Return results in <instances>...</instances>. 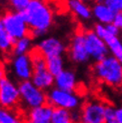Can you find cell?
<instances>
[{
	"label": "cell",
	"mask_w": 122,
	"mask_h": 123,
	"mask_svg": "<svg viewBox=\"0 0 122 123\" xmlns=\"http://www.w3.org/2000/svg\"><path fill=\"white\" fill-rule=\"evenodd\" d=\"M22 14L30 28L32 38L43 36L52 25V11L42 0H30Z\"/></svg>",
	"instance_id": "1"
},
{
	"label": "cell",
	"mask_w": 122,
	"mask_h": 123,
	"mask_svg": "<svg viewBox=\"0 0 122 123\" xmlns=\"http://www.w3.org/2000/svg\"><path fill=\"white\" fill-rule=\"evenodd\" d=\"M93 74L99 81L112 87L122 86V63L112 55L97 61L94 64Z\"/></svg>",
	"instance_id": "2"
},
{
	"label": "cell",
	"mask_w": 122,
	"mask_h": 123,
	"mask_svg": "<svg viewBox=\"0 0 122 123\" xmlns=\"http://www.w3.org/2000/svg\"><path fill=\"white\" fill-rule=\"evenodd\" d=\"M29 55L32 60L33 66V73L31 76V80L37 87L42 90L51 89L54 85V77L51 72L48 70L46 64V58L42 54L37 47L31 49Z\"/></svg>",
	"instance_id": "3"
},
{
	"label": "cell",
	"mask_w": 122,
	"mask_h": 123,
	"mask_svg": "<svg viewBox=\"0 0 122 123\" xmlns=\"http://www.w3.org/2000/svg\"><path fill=\"white\" fill-rule=\"evenodd\" d=\"M5 30L14 40L30 35V28L22 12L14 10L6 11L1 16Z\"/></svg>",
	"instance_id": "4"
},
{
	"label": "cell",
	"mask_w": 122,
	"mask_h": 123,
	"mask_svg": "<svg viewBox=\"0 0 122 123\" xmlns=\"http://www.w3.org/2000/svg\"><path fill=\"white\" fill-rule=\"evenodd\" d=\"M47 103H49L54 108H63L69 111H73L79 108L81 100L75 92L54 87L51 88L47 93Z\"/></svg>",
	"instance_id": "5"
},
{
	"label": "cell",
	"mask_w": 122,
	"mask_h": 123,
	"mask_svg": "<svg viewBox=\"0 0 122 123\" xmlns=\"http://www.w3.org/2000/svg\"><path fill=\"white\" fill-rule=\"evenodd\" d=\"M21 102L28 109L39 107L47 103V94L31 80L20 81L18 84Z\"/></svg>",
	"instance_id": "6"
},
{
	"label": "cell",
	"mask_w": 122,
	"mask_h": 123,
	"mask_svg": "<svg viewBox=\"0 0 122 123\" xmlns=\"http://www.w3.org/2000/svg\"><path fill=\"white\" fill-rule=\"evenodd\" d=\"M106 104L97 99L85 102L80 109V123H105Z\"/></svg>",
	"instance_id": "7"
},
{
	"label": "cell",
	"mask_w": 122,
	"mask_h": 123,
	"mask_svg": "<svg viewBox=\"0 0 122 123\" xmlns=\"http://www.w3.org/2000/svg\"><path fill=\"white\" fill-rule=\"evenodd\" d=\"M21 102L19 87L9 78L0 80V106L14 109Z\"/></svg>",
	"instance_id": "8"
},
{
	"label": "cell",
	"mask_w": 122,
	"mask_h": 123,
	"mask_svg": "<svg viewBox=\"0 0 122 123\" xmlns=\"http://www.w3.org/2000/svg\"><path fill=\"white\" fill-rule=\"evenodd\" d=\"M68 55L73 62L77 64L87 63L91 59L86 48L85 31H80L74 34L68 47Z\"/></svg>",
	"instance_id": "9"
},
{
	"label": "cell",
	"mask_w": 122,
	"mask_h": 123,
	"mask_svg": "<svg viewBox=\"0 0 122 123\" xmlns=\"http://www.w3.org/2000/svg\"><path fill=\"white\" fill-rule=\"evenodd\" d=\"M85 42H86V48L89 56L95 62L102 60L107 55H109L107 44L94 32V30L85 31Z\"/></svg>",
	"instance_id": "10"
},
{
	"label": "cell",
	"mask_w": 122,
	"mask_h": 123,
	"mask_svg": "<svg viewBox=\"0 0 122 123\" xmlns=\"http://www.w3.org/2000/svg\"><path fill=\"white\" fill-rule=\"evenodd\" d=\"M11 69L19 82L30 80L33 73V66L29 53L13 56L11 62Z\"/></svg>",
	"instance_id": "11"
},
{
	"label": "cell",
	"mask_w": 122,
	"mask_h": 123,
	"mask_svg": "<svg viewBox=\"0 0 122 123\" xmlns=\"http://www.w3.org/2000/svg\"><path fill=\"white\" fill-rule=\"evenodd\" d=\"M93 30L99 37H101L105 41L110 55L117 58L122 63V41L120 40V38L118 36L109 34L105 27V24H102V23L95 24Z\"/></svg>",
	"instance_id": "12"
},
{
	"label": "cell",
	"mask_w": 122,
	"mask_h": 123,
	"mask_svg": "<svg viewBox=\"0 0 122 123\" xmlns=\"http://www.w3.org/2000/svg\"><path fill=\"white\" fill-rule=\"evenodd\" d=\"M36 47L44 55L45 58L52 56H62L66 50L63 42L55 37H47L42 39Z\"/></svg>",
	"instance_id": "13"
},
{
	"label": "cell",
	"mask_w": 122,
	"mask_h": 123,
	"mask_svg": "<svg viewBox=\"0 0 122 123\" xmlns=\"http://www.w3.org/2000/svg\"><path fill=\"white\" fill-rule=\"evenodd\" d=\"M54 107L49 103H45L39 107L28 110L25 123H52Z\"/></svg>",
	"instance_id": "14"
},
{
	"label": "cell",
	"mask_w": 122,
	"mask_h": 123,
	"mask_svg": "<svg viewBox=\"0 0 122 123\" xmlns=\"http://www.w3.org/2000/svg\"><path fill=\"white\" fill-rule=\"evenodd\" d=\"M77 85L78 82L76 74L69 69H64L63 71H61L54 79V86L62 90L75 92L77 89Z\"/></svg>",
	"instance_id": "15"
},
{
	"label": "cell",
	"mask_w": 122,
	"mask_h": 123,
	"mask_svg": "<svg viewBox=\"0 0 122 123\" xmlns=\"http://www.w3.org/2000/svg\"><path fill=\"white\" fill-rule=\"evenodd\" d=\"M116 13L104 2H95L92 6V16L98 21V23L109 24L112 23Z\"/></svg>",
	"instance_id": "16"
},
{
	"label": "cell",
	"mask_w": 122,
	"mask_h": 123,
	"mask_svg": "<svg viewBox=\"0 0 122 123\" xmlns=\"http://www.w3.org/2000/svg\"><path fill=\"white\" fill-rule=\"evenodd\" d=\"M66 2L68 9L79 19L88 21L92 17V8L88 5V3L80 0H67Z\"/></svg>",
	"instance_id": "17"
},
{
	"label": "cell",
	"mask_w": 122,
	"mask_h": 123,
	"mask_svg": "<svg viewBox=\"0 0 122 123\" xmlns=\"http://www.w3.org/2000/svg\"><path fill=\"white\" fill-rule=\"evenodd\" d=\"M14 42L15 40L5 30L2 19L0 17V52H2L4 54L12 53Z\"/></svg>",
	"instance_id": "18"
},
{
	"label": "cell",
	"mask_w": 122,
	"mask_h": 123,
	"mask_svg": "<svg viewBox=\"0 0 122 123\" xmlns=\"http://www.w3.org/2000/svg\"><path fill=\"white\" fill-rule=\"evenodd\" d=\"M31 36H25L15 40L13 49H12V55L16 56V55H23L28 54L31 50Z\"/></svg>",
	"instance_id": "19"
},
{
	"label": "cell",
	"mask_w": 122,
	"mask_h": 123,
	"mask_svg": "<svg viewBox=\"0 0 122 123\" xmlns=\"http://www.w3.org/2000/svg\"><path fill=\"white\" fill-rule=\"evenodd\" d=\"M47 68L51 74L55 77L61 71L64 70V60L62 56H52L46 58Z\"/></svg>",
	"instance_id": "20"
},
{
	"label": "cell",
	"mask_w": 122,
	"mask_h": 123,
	"mask_svg": "<svg viewBox=\"0 0 122 123\" xmlns=\"http://www.w3.org/2000/svg\"><path fill=\"white\" fill-rule=\"evenodd\" d=\"M0 123H25V120L21 119L13 109L0 106Z\"/></svg>",
	"instance_id": "21"
},
{
	"label": "cell",
	"mask_w": 122,
	"mask_h": 123,
	"mask_svg": "<svg viewBox=\"0 0 122 123\" xmlns=\"http://www.w3.org/2000/svg\"><path fill=\"white\" fill-rule=\"evenodd\" d=\"M7 2L9 3L12 10L22 12L27 7V5L30 2V0H7Z\"/></svg>",
	"instance_id": "22"
},
{
	"label": "cell",
	"mask_w": 122,
	"mask_h": 123,
	"mask_svg": "<svg viewBox=\"0 0 122 123\" xmlns=\"http://www.w3.org/2000/svg\"><path fill=\"white\" fill-rule=\"evenodd\" d=\"M105 123H117L116 108L111 105H106L105 109Z\"/></svg>",
	"instance_id": "23"
},
{
	"label": "cell",
	"mask_w": 122,
	"mask_h": 123,
	"mask_svg": "<svg viewBox=\"0 0 122 123\" xmlns=\"http://www.w3.org/2000/svg\"><path fill=\"white\" fill-rule=\"evenodd\" d=\"M104 2L109 8H111L115 13L122 12V0H104Z\"/></svg>",
	"instance_id": "24"
},
{
	"label": "cell",
	"mask_w": 122,
	"mask_h": 123,
	"mask_svg": "<svg viewBox=\"0 0 122 123\" xmlns=\"http://www.w3.org/2000/svg\"><path fill=\"white\" fill-rule=\"evenodd\" d=\"M105 27H106V29H107L108 33L111 34V35H114V36H118L119 33H120V31H121V30H120L116 25H115L113 22H112V23H109V24H106Z\"/></svg>",
	"instance_id": "25"
},
{
	"label": "cell",
	"mask_w": 122,
	"mask_h": 123,
	"mask_svg": "<svg viewBox=\"0 0 122 123\" xmlns=\"http://www.w3.org/2000/svg\"><path fill=\"white\" fill-rule=\"evenodd\" d=\"M113 23L122 31V12H117L113 20Z\"/></svg>",
	"instance_id": "26"
},
{
	"label": "cell",
	"mask_w": 122,
	"mask_h": 123,
	"mask_svg": "<svg viewBox=\"0 0 122 123\" xmlns=\"http://www.w3.org/2000/svg\"><path fill=\"white\" fill-rule=\"evenodd\" d=\"M5 74H6V70H5V66L2 62V60L0 59V80H2V79L5 77Z\"/></svg>",
	"instance_id": "27"
},
{
	"label": "cell",
	"mask_w": 122,
	"mask_h": 123,
	"mask_svg": "<svg viewBox=\"0 0 122 123\" xmlns=\"http://www.w3.org/2000/svg\"><path fill=\"white\" fill-rule=\"evenodd\" d=\"M116 117L117 123H122V106L116 108Z\"/></svg>",
	"instance_id": "28"
},
{
	"label": "cell",
	"mask_w": 122,
	"mask_h": 123,
	"mask_svg": "<svg viewBox=\"0 0 122 123\" xmlns=\"http://www.w3.org/2000/svg\"><path fill=\"white\" fill-rule=\"evenodd\" d=\"M80 1H83V2H86V3H89V2H92V1H95V0H80Z\"/></svg>",
	"instance_id": "29"
},
{
	"label": "cell",
	"mask_w": 122,
	"mask_h": 123,
	"mask_svg": "<svg viewBox=\"0 0 122 123\" xmlns=\"http://www.w3.org/2000/svg\"><path fill=\"white\" fill-rule=\"evenodd\" d=\"M95 1H96V2H103L104 0H95Z\"/></svg>",
	"instance_id": "30"
},
{
	"label": "cell",
	"mask_w": 122,
	"mask_h": 123,
	"mask_svg": "<svg viewBox=\"0 0 122 123\" xmlns=\"http://www.w3.org/2000/svg\"><path fill=\"white\" fill-rule=\"evenodd\" d=\"M1 1H3V0H0V2H1Z\"/></svg>",
	"instance_id": "31"
}]
</instances>
